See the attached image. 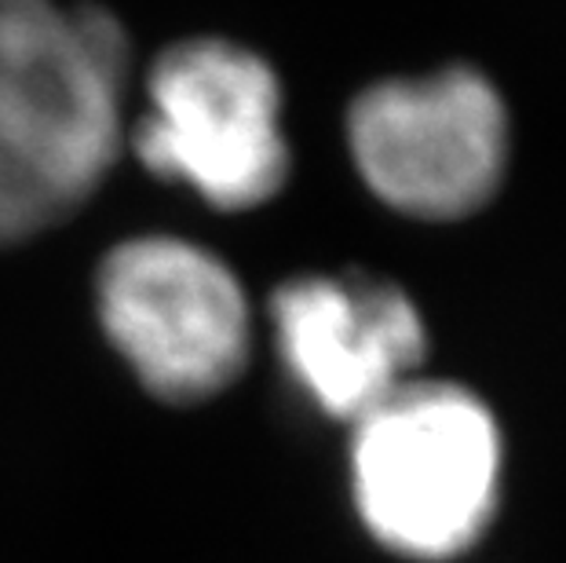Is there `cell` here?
<instances>
[{"mask_svg": "<svg viewBox=\"0 0 566 563\" xmlns=\"http://www.w3.org/2000/svg\"><path fill=\"white\" fill-rule=\"evenodd\" d=\"M132 48L114 11L0 0V246L41 238L128 147Z\"/></svg>", "mask_w": 566, "mask_h": 563, "instance_id": "6da1fadb", "label": "cell"}, {"mask_svg": "<svg viewBox=\"0 0 566 563\" xmlns=\"http://www.w3.org/2000/svg\"><path fill=\"white\" fill-rule=\"evenodd\" d=\"M347 428L352 505L377 545L442 563L490 531L504 439L483 395L420 374Z\"/></svg>", "mask_w": 566, "mask_h": 563, "instance_id": "7a4b0ae2", "label": "cell"}, {"mask_svg": "<svg viewBox=\"0 0 566 563\" xmlns=\"http://www.w3.org/2000/svg\"><path fill=\"white\" fill-rule=\"evenodd\" d=\"M128 150L154 179L216 212L271 206L293 176L279 70L231 38L161 48L139 81Z\"/></svg>", "mask_w": 566, "mask_h": 563, "instance_id": "3957f363", "label": "cell"}, {"mask_svg": "<svg viewBox=\"0 0 566 563\" xmlns=\"http://www.w3.org/2000/svg\"><path fill=\"white\" fill-rule=\"evenodd\" d=\"M92 301L106 344L154 399L205 403L245 374L252 301L205 242L172 231L122 238L95 268Z\"/></svg>", "mask_w": 566, "mask_h": 563, "instance_id": "277c9868", "label": "cell"}, {"mask_svg": "<svg viewBox=\"0 0 566 563\" xmlns=\"http://www.w3.org/2000/svg\"><path fill=\"white\" fill-rule=\"evenodd\" d=\"M355 176L384 209L420 223H461L501 195L512 165V111L479 66L373 81L347 103Z\"/></svg>", "mask_w": 566, "mask_h": 563, "instance_id": "5b68a950", "label": "cell"}, {"mask_svg": "<svg viewBox=\"0 0 566 563\" xmlns=\"http://www.w3.org/2000/svg\"><path fill=\"white\" fill-rule=\"evenodd\" d=\"M268 333L300 399L336 425L424 374L431 333L399 282L373 271H304L268 296Z\"/></svg>", "mask_w": 566, "mask_h": 563, "instance_id": "8992f818", "label": "cell"}]
</instances>
